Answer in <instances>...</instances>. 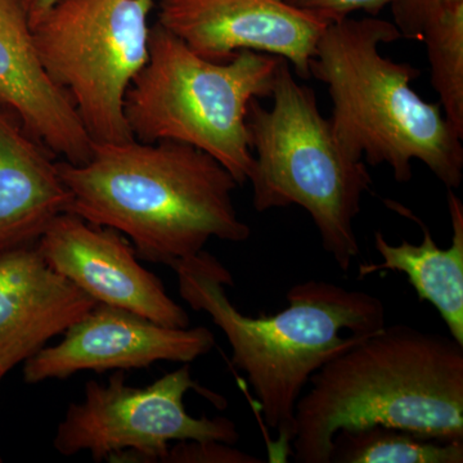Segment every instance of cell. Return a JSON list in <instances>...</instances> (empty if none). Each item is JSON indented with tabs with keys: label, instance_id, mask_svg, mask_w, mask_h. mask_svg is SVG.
I'll return each instance as SVG.
<instances>
[{
	"label": "cell",
	"instance_id": "cell-14",
	"mask_svg": "<svg viewBox=\"0 0 463 463\" xmlns=\"http://www.w3.org/2000/svg\"><path fill=\"white\" fill-rule=\"evenodd\" d=\"M56 156L0 109V255L35 245L67 213L70 194Z\"/></svg>",
	"mask_w": 463,
	"mask_h": 463
},
{
	"label": "cell",
	"instance_id": "cell-22",
	"mask_svg": "<svg viewBox=\"0 0 463 463\" xmlns=\"http://www.w3.org/2000/svg\"><path fill=\"white\" fill-rule=\"evenodd\" d=\"M5 374L7 373H5V371L0 370V383H2L3 377H5ZM0 462H2V457H0Z\"/></svg>",
	"mask_w": 463,
	"mask_h": 463
},
{
	"label": "cell",
	"instance_id": "cell-3",
	"mask_svg": "<svg viewBox=\"0 0 463 463\" xmlns=\"http://www.w3.org/2000/svg\"><path fill=\"white\" fill-rule=\"evenodd\" d=\"M298 399L291 452L330 463L347 429L385 426L441 441L463 440V345L405 325L385 326L322 365Z\"/></svg>",
	"mask_w": 463,
	"mask_h": 463
},
{
	"label": "cell",
	"instance_id": "cell-15",
	"mask_svg": "<svg viewBox=\"0 0 463 463\" xmlns=\"http://www.w3.org/2000/svg\"><path fill=\"white\" fill-rule=\"evenodd\" d=\"M447 201L453 232L449 248H439L430 230L410 210L388 203L392 209L420 224L421 243L402 241L401 245H392L383 232H374V248L383 260L359 265L358 276L364 279L383 270L405 274L419 300L428 301L438 310L450 337L463 345V203L455 190H448Z\"/></svg>",
	"mask_w": 463,
	"mask_h": 463
},
{
	"label": "cell",
	"instance_id": "cell-19",
	"mask_svg": "<svg viewBox=\"0 0 463 463\" xmlns=\"http://www.w3.org/2000/svg\"><path fill=\"white\" fill-rule=\"evenodd\" d=\"M463 0H395L392 5V23L402 38L421 41L423 26L441 9Z\"/></svg>",
	"mask_w": 463,
	"mask_h": 463
},
{
	"label": "cell",
	"instance_id": "cell-10",
	"mask_svg": "<svg viewBox=\"0 0 463 463\" xmlns=\"http://www.w3.org/2000/svg\"><path fill=\"white\" fill-rule=\"evenodd\" d=\"M206 327H167L106 304H97L56 345L43 347L24 364V381L36 385L83 371L106 373L148 368L157 362L192 364L212 352Z\"/></svg>",
	"mask_w": 463,
	"mask_h": 463
},
{
	"label": "cell",
	"instance_id": "cell-18",
	"mask_svg": "<svg viewBox=\"0 0 463 463\" xmlns=\"http://www.w3.org/2000/svg\"><path fill=\"white\" fill-rule=\"evenodd\" d=\"M263 459L216 440H183L170 444L157 463H263Z\"/></svg>",
	"mask_w": 463,
	"mask_h": 463
},
{
	"label": "cell",
	"instance_id": "cell-9",
	"mask_svg": "<svg viewBox=\"0 0 463 463\" xmlns=\"http://www.w3.org/2000/svg\"><path fill=\"white\" fill-rule=\"evenodd\" d=\"M158 21L201 57L225 62L252 51L288 61L295 75L309 66L328 21L288 0H157Z\"/></svg>",
	"mask_w": 463,
	"mask_h": 463
},
{
	"label": "cell",
	"instance_id": "cell-4",
	"mask_svg": "<svg viewBox=\"0 0 463 463\" xmlns=\"http://www.w3.org/2000/svg\"><path fill=\"white\" fill-rule=\"evenodd\" d=\"M399 39L397 25L383 18L334 21L317 44L310 78L327 88L328 120L350 157L386 164L399 183L412 179L413 161H420L447 190H456L463 179V136L440 103L413 90L420 70L381 53V45Z\"/></svg>",
	"mask_w": 463,
	"mask_h": 463
},
{
	"label": "cell",
	"instance_id": "cell-13",
	"mask_svg": "<svg viewBox=\"0 0 463 463\" xmlns=\"http://www.w3.org/2000/svg\"><path fill=\"white\" fill-rule=\"evenodd\" d=\"M96 306L36 245L0 255V370L25 364Z\"/></svg>",
	"mask_w": 463,
	"mask_h": 463
},
{
	"label": "cell",
	"instance_id": "cell-2",
	"mask_svg": "<svg viewBox=\"0 0 463 463\" xmlns=\"http://www.w3.org/2000/svg\"><path fill=\"white\" fill-rule=\"evenodd\" d=\"M172 268L183 300L205 312L227 337L232 364L246 374L265 426L277 432L269 461L285 462L298 402L313 374L383 330L385 306L368 292L312 279L288 289L282 312L250 317L228 298L225 288L233 286V277L213 255L203 250Z\"/></svg>",
	"mask_w": 463,
	"mask_h": 463
},
{
	"label": "cell",
	"instance_id": "cell-12",
	"mask_svg": "<svg viewBox=\"0 0 463 463\" xmlns=\"http://www.w3.org/2000/svg\"><path fill=\"white\" fill-rule=\"evenodd\" d=\"M0 109L54 156L74 165L90 160L93 139L42 65L23 0H0Z\"/></svg>",
	"mask_w": 463,
	"mask_h": 463
},
{
	"label": "cell",
	"instance_id": "cell-8",
	"mask_svg": "<svg viewBox=\"0 0 463 463\" xmlns=\"http://www.w3.org/2000/svg\"><path fill=\"white\" fill-rule=\"evenodd\" d=\"M213 392L192 377L191 364L145 388L129 385L124 371H116L108 383H85L84 397L70 404L58 423L53 447L60 455L90 453L96 462L157 463L172 443L216 440L236 444L240 434L227 417L191 416L185 411L188 392Z\"/></svg>",
	"mask_w": 463,
	"mask_h": 463
},
{
	"label": "cell",
	"instance_id": "cell-21",
	"mask_svg": "<svg viewBox=\"0 0 463 463\" xmlns=\"http://www.w3.org/2000/svg\"><path fill=\"white\" fill-rule=\"evenodd\" d=\"M24 5H25V9L27 12V17H29L30 21H33V18L38 17L39 14H42L45 9L51 7L56 0H23Z\"/></svg>",
	"mask_w": 463,
	"mask_h": 463
},
{
	"label": "cell",
	"instance_id": "cell-16",
	"mask_svg": "<svg viewBox=\"0 0 463 463\" xmlns=\"http://www.w3.org/2000/svg\"><path fill=\"white\" fill-rule=\"evenodd\" d=\"M462 462L463 440H435L385 426L337 432L330 458V463Z\"/></svg>",
	"mask_w": 463,
	"mask_h": 463
},
{
	"label": "cell",
	"instance_id": "cell-17",
	"mask_svg": "<svg viewBox=\"0 0 463 463\" xmlns=\"http://www.w3.org/2000/svg\"><path fill=\"white\" fill-rule=\"evenodd\" d=\"M431 84L453 128L463 136V2L439 11L421 33Z\"/></svg>",
	"mask_w": 463,
	"mask_h": 463
},
{
	"label": "cell",
	"instance_id": "cell-1",
	"mask_svg": "<svg viewBox=\"0 0 463 463\" xmlns=\"http://www.w3.org/2000/svg\"><path fill=\"white\" fill-rule=\"evenodd\" d=\"M58 170L70 194L67 213L120 232L143 260L173 267L210 240L241 243L251 236L233 203L239 183L190 145L94 143L87 163L58 161Z\"/></svg>",
	"mask_w": 463,
	"mask_h": 463
},
{
	"label": "cell",
	"instance_id": "cell-6",
	"mask_svg": "<svg viewBox=\"0 0 463 463\" xmlns=\"http://www.w3.org/2000/svg\"><path fill=\"white\" fill-rule=\"evenodd\" d=\"M270 99V109L252 100L248 115L254 155L248 183L255 210L303 207L323 250L347 273L361 252L354 221L373 176L364 161L341 147L315 91L298 83L286 60L279 63Z\"/></svg>",
	"mask_w": 463,
	"mask_h": 463
},
{
	"label": "cell",
	"instance_id": "cell-7",
	"mask_svg": "<svg viewBox=\"0 0 463 463\" xmlns=\"http://www.w3.org/2000/svg\"><path fill=\"white\" fill-rule=\"evenodd\" d=\"M157 0H56L30 21L42 65L94 143L133 139L124 100L147 63Z\"/></svg>",
	"mask_w": 463,
	"mask_h": 463
},
{
	"label": "cell",
	"instance_id": "cell-11",
	"mask_svg": "<svg viewBox=\"0 0 463 463\" xmlns=\"http://www.w3.org/2000/svg\"><path fill=\"white\" fill-rule=\"evenodd\" d=\"M45 263L93 298L167 327H190L187 310L138 260L130 241L72 213H62L35 243Z\"/></svg>",
	"mask_w": 463,
	"mask_h": 463
},
{
	"label": "cell",
	"instance_id": "cell-20",
	"mask_svg": "<svg viewBox=\"0 0 463 463\" xmlns=\"http://www.w3.org/2000/svg\"><path fill=\"white\" fill-rule=\"evenodd\" d=\"M291 5H297L307 12L318 14L328 23L343 20L352 16L358 11H365L376 14L381 9L392 7L395 0H288Z\"/></svg>",
	"mask_w": 463,
	"mask_h": 463
},
{
	"label": "cell",
	"instance_id": "cell-5",
	"mask_svg": "<svg viewBox=\"0 0 463 463\" xmlns=\"http://www.w3.org/2000/svg\"><path fill=\"white\" fill-rule=\"evenodd\" d=\"M283 58L242 51L225 62L201 57L160 24L151 26L147 63L124 100L134 139L173 141L206 152L239 185L254 165L248 115L270 99Z\"/></svg>",
	"mask_w": 463,
	"mask_h": 463
}]
</instances>
